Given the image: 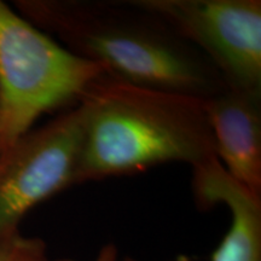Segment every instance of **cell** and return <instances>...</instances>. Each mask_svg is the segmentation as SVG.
<instances>
[{
    "instance_id": "cell-2",
    "label": "cell",
    "mask_w": 261,
    "mask_h": 261,
    "mask_svg": "<svg viewBox=\"0 0 261 261\" xmlns=\"http://www.w3.org/2000/svg\"><path fill=\"white\" fill-rule=\"evenodd\" d=\"M79 104L77 184L172 162L195 168L217 159L202 99L137 86L106 73Z\"/></svg>"
},
{
    "instance_id": "cell-4",
    "label": "cell",
    "mask_w": 261,
    "mask_h": 261,
    "mask_svg": "<svg viewBox=\"0 0 261 261\" xmlns=\"http://www.w3.org/2000/svg\"><path fill=\"white\" fill-rule=\"evenodd\" d=\"M211 62L227 89L261 97L260 0H136Z\"/></svg>"
},
{
    "instance_id": "cell-9",
    "label": "cell",
    "mask_w": 261,
    "mask_h": 261,
    "mask_svg": "<svg viewBox=\"0 0 261 261\" xmlns=\"http://www.w3.org/2000/svg\"><path fill=\"white\" fill-rule=\"evenodd\" d=\"M117 260V249L114 244H107L100 248L99 253L97 254L96 259L93 261H116ZM122 261H138L133 257H125Z\"/></svg>"
},
{
    "instance_id": "cell-8",
    "label": "cell",
    "mask_w": 261,
    "mask_h": 261,
    "mask_svg": "<svg viewBox=\"0 0 261 261\" xmlns=\"http://www.w3.org/2000/svg\"><path fill=\"white\" fill-rule=\"evenodd\" d=\"M0 261H74L52 259L46 244L40 238L24 237L21 233L0 242Z\"/></svg>"
},
{
    "instance_id": "cell-5",
    "label": "cell",
    "mask_w": 261,
    "mask_h": 261,
    "mask_svg": "<svg viewBox=\"0 0 261 261\" xmlns=\"http://www.w3.org/2000/svg\"><path fill=\"white\" fill-rule=\"evenodd\" d=\"M83 109L80 104L0 151V242L39 203L77 184Z\"/></svg>"
},
{
    "instance_id": "cell-3",
    "label": "cell",
    "mask_w": 261,
    "mask_h": 261,
    "mask_svg": "<svg viewBox=\"0 0 261 261\" xmlns=\"http://www.w3.org/2000/svg\"><path fill=\"white\" fill-rule=\"evenodd\" d=\"M103 74L0 2V151L42 114L77 106Z\"/></svg>"
},
{
    "instance_id": "cell-1",
    "label": "cell",
    "mask_w": 261,
    "mask_h": 261,
    "mask_svg": "<svg viewBox=\"0 0 261 261\" xmlns=\"http://www.w3.org/2000/svg\"><path fill=\"white\" fill-rule=\"evenodd\" d=\"M62 46L137 86L207 99L227 89L211 62L136 0H17Z\"/></svg>"
},
{
    "instance_id": "cell-6",
    "label": "cell",
    "mask_w": 261,
    "mask_h": 261,
    "mask_svg": "<svg viewBox=\"0 0 261 261\" xmlns=\"http://www.w3.org/2000/svg\"><path fill=\"white\" fill-rule=\"evenodd\" d=\"M202 104L215 158L238 184L261 194V97L226 89Z\"/></svg>"
},
{
    "instance_id": "cell-7",
    "label": "cell",
    "mask_w": 261,
    "mask_h": 261,
    "mask_svg": "<svg viewBox=\"0 0 261 261\" xmlns=\"http://www.w3.org/2000/svg\"><path fill=\"white\" fill-rule=\"evenodd\" d=\"M192 188L201 208L224 204L231 225L212 261H261V194L230 177L218 159L192 168Z\"/></svg>"
}]
</instances>
